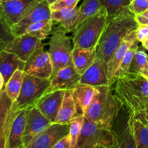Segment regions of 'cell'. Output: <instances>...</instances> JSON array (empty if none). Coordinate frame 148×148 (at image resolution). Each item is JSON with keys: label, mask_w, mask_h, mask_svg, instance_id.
<instances>
[{"label": "cell", "mask_w": 148, "mask_h": 148, "mask_svg": "<svg viewBox=\"0 0 148 148\" xmlns=\"http://www.w3.org/2000/svg\"><path fill=\"white\" fill-rule=\"evenodd\" d=\"M78 107L75 98L72 95V90H68L65 91L63 101L60 107L57 116L54 123L61 124H69L71 121L79 114Z\"/></svg>", "instance_id": "19"}, {"label": "cell", "mask_w": 148, "mask_h": 148, "mask_svg": "<svg viewBox=\"0 0 148 148\" xmlns=\"http://www.w3.org/2000/svg\"><path fill=\"white\" fill-rule=\"evenodd\" d=\"M122 106L120 100L111 90V86L96 87L93 100L83 115L89 121L112 130L114 120Z\"/></svg>", "instance_id": "2"}, {"label": "cell", "mask_w": 148, "mask_h": 148, "mask_svg": "<svg viewBox=\"0 0 148 148\" xmlns=\"http://www.w3.org/2000/svg\"><path fill=\"white\" fill-rule=\"evenodd\" d=\"M101 6L106 9L108 20L129 11L131 0H101Z\"/></svg>", "instance_id": "27"}, {"label": "cell", "mask_w": 148, "mask_h": 148, "mask_svg": "<svg viewBox=\"0 0 148 148\" xmlns=\"http://www.w3.org/2000/svg\"><path fill=\"white\" fill-rule=\"evenodd\" d=\"M65 91L66 90H57L46 92L35 105V106L52 123L55 122L63 101Z\"/></svg>", "instance_id": "16"}, {"label": "cell", "mask_w": 148, "mask_h": 148, "mask_svg": "<svg viewBox=\"0 0 148 148\" xmlns=\"http://www.w3.org/2000/svg\"><path fill=\"white\" fill-rule=\"evenodd\" d=\"M148 69L147 54L145 53L143 46H139L136 52L132 62L131 64L130 72L141 74Z\"/></svg>", "instance_id": "30"}, {"label": "cell", "mask_w": 148, "mask_h": 148, "mask_svg": "<svg viewBox=\"0 0 148 148\" xmlns=\"http://www.w3.org/2000/svg\"><path fill=\"white\" fill-rule=\"evenodd\" d=\"M107 62L96 57L92 64L80 76L79 84L93 87L111 86L108 76Z\"/></svg>", "instance_id": "14"}, {"label": "cell", "mask_w": 148, "mask_h": 148, "mask_svg": "<svg viewBox=\"0 0 148 148\" xmlns=\"http://www.w3.org/2000/svg\"><path fill=\"white\" fill-rule=\"evenodd\" d=\"M7 1V0H0V1Z\"/></svg>", "instance_id": "48"}, {"label": "cell", "mask_w": 148, "mask_h": 148, "mask_svg": "<svg viewBox=\"0 0 148 148\" xmlns=\"http://www.w3.org/2000/svg\"><path fill=\"white\" fill-rule=\"evenodd\" d=\"M134 14L130 10L108 20L97 47V57L108 63L126 36L138 27Z\"/></svg>", "instance_id": "1"}, {"label": "cell", "mask_w": 148, "mask_h": 148, "mask_svg": "<svg viewBox=\"0 0 148 148\" xmlns=\"http://www.w3.org/2000/svg\"><path fill=\"white\" fill-rule=\"evenodd\" d=\"M12 103L5 92L0 98V148H4L5 131L10 113Z\"/></svg>", "instance_id": "28"}, {"label": "cell", "mask_w": 148, "mask_h": 148, "mask_svg": "<svg viewBox=\"0 0 148 148\" xmlns=\"http://www.w3.org/2000/svg\"><path fill=\"white\" fill-rule=\"evenodd\" d=\"M135 30L132 31L126 36L125 38L120 43V45L118 46L116 50L114 51V53H113L109 61L108 62V64H108V76L111 87L114 84L116 75L119 69L120 65H121V62H122L127 50L134 42L137 40Z\"/></svg>", "instance_id": "17"}, {"label": "cell", "mask_w": 148, "mask_h": 148, "mask_svg": "<svg viewBox=\"0 0 148 148\" xmlns=\"http://www.w3.org/2000/svg\"><path fill=\"white\" fill-rule=\"evenodd\" d=\"M53 22L51 19L36 22L30 25L25 30V33L35 36L40 40H44L51 33Z\"/></svg>", "instance_id": "29"}, {"label": "cell", "mask_w": 148, "mask_h": 148, "mask_svg": "<svg viewBox=\"0 0 148 148\" xmlns=\"http://www.w3.org/2000/svg\"><path fill=\"white\" fill-rule=\"evenodd\" d=\"M79 14V7L63 8L60 10H51V19L53 23L64 27L68 33Z\"/></svg>", "instance_id": "23"}, {"label": "cell", "mask_w": 148, "mask_h": 148, "mask_svg": "<svg viewBox=\"0 0 148 148\" xmlns=\"http://www.w3.org/2000/svg\"><path fill=\"white\" fill-rule=\"evenodd\" d=\"M142 46H143V48H144L145 49H146V50L148 51V38L147 40H145V41H143V43H142Z\"/></svg>", "instance_id": "43"}, {"label": "cell", "mask_w": 148, "mask_h": 148, "mask_svg": "<svg viewBox=\"0 0 148 148\" xmlns=\"http://www.w3.org/2000/svg\"><path fill=\"white\" fill-rule=\"evenodd\" d=\"M97 49H83L73 47L72 52V62L77 72L82 75L90 66L97 57Z\"/></svg>", "instance_id": "20"}, {"label": "cell", "mask_w": 148, "mask_h": 148, "mask_svg": "<svg viewBox=\"0 0 148 148\" xmlns=\"http://www.w3.org/2000/svg\"><path fill=\"white\" fill-rule=\"evenodd\" d=\"M51 124V121L36 106L29 108L25 116V124L23 137V147H26L38 134L46 130Z\"/></svg>", "instance_id": "11"}, {"label": "cell", "mask_w": 148, "mask_h": 148, "mask_svg": "<svg viewBox=\"0 0 148 148\" xmlns=\"http://www.w3.org/2000/svg\"><path fill=\"white\" fill-rule=\"evenodd\" d=\"M130 10L134 15L148 10V0H131Z\"/></svg>", "instance_id": "35"}, {"label": "cell", "mask_w": 148, "mask_h": 148, "mask_svg": "<svg viewBox=\"0 0 148 148\" xmlns=\"http://www.w3.org/2000/svg\"><path fill=\"white\" fill-rule=\"evenodd\" d=\"M53 148H72L71 145V140L69 134L59 140L57 143L55 144Z\"/></svg>", "instance_id": "38"}, {"label": "cell", "mask_w": 148, "mask_h": 148, "mask_svg": "<svg viewBox=\"0 0 148 148\" xmlns=\"http://www.w3.org/2000/svg\"><path fill=\"white\" fill-rule=\"evenodd\" d=\"M51 85V79L37 77L25 73L21 90L17 100L12 103V112L35 106L45 95Z\"/></svg>", "instance_id": "4"}, {"label": "cell", "mask_w": 148, "mask_h": 148, "mask_svg": "<svg viewBox=\"0 0 148 148\" xmlns=\"http://www.w3.org/2000/svg\"><path fill=\"white\" fill-rule=\"evenodd\" d=\"M51 10L47 0H40L26 14L11 27L14 37L25 33L27 27L36 22L50 20Z\"/></svg>", "instance_id": "9"}, {"label": "cell", "mask_w": 148, "mask_h": 148, "mask_svg": "<svg viewBox=\"0 0 148 148\" xmlns=\"http://www.w3.org/2000/svg\"><path fill=\"white\" fill-rule=\"evenodd\" d=\"M4 90H0V98H1V95H2V94L4 93Z\"/></svg>", "instance_id": "46"}, {"label": "cell", "mask_w": 148, "mask_h": 148, "mask_svg": "<svg viewBox=\"0 0 148 148\" xmlns=\"http://www.w3.org/2000/svg\"><path fill=\"white\" fill-rule=\"evenodd\" d=\"M80 76L75 69L72 59H70L66 66L59 69L57 73L51 78V85L46 92L57 90H72L79 85Z\"/></svg>", "instance_id": "15"}, {"label": "cell", "mask_w": 148, "mask_h": 148, "mask_svg": "<svg viewBox=\"0 0 148 148\" xmlns=\"http://www.w3.org/2000/svg\"><path fill=\"white\" fill-rule=\"evenodd\" d=\"M147 62H148V54H147Z\"/></svg>", "instance_id": "49"}, {"label": "cell", "mask_w": 148, "mask_h": 148, "mask_svg": "<svg viewBox=\"0 0 148 148\" xmlns=\"http://www.w3.org/2000/svg\"><path fill=\"white\" fill-rule=\"evenodd\" d=\"M25 72L22 69H17L4 87V92L12 103L17 100L23 85Z\"/></svg>", "instance_id": "26"}, {"label": "cell", "mask_w": 148, "mask_h": 148, "mask_svg": "<svg viewBox=\"0 0 148 148\" xmlns=\"http://www.w3.org/2000/svg\"><path fill=\"white\" fill-rule=\"evenodd\" d=\"M130 116L136 117V118L139 119L141 120L143 122L148 125V114H137V115H130Z\"/></svg>", "instance_id": "40"}, {"label": "cell", "mask_w": 148, "mask_h": 148, "mask_svg": "<svg viewBox=\"0 0 148 148\" xmlns=\"http://www.w3.org/2000/svg\"><path fill=\"white\" fill-rule=\"evenodd\" d=\"M116 134L85 118L80 135L75 148H92L98 145L115 144Z\"/></svg>", "instance_id": "6"}, {"label": "cell", "mask_w": 148, "mask_h": 148, "mask_svg": "<svg viewBox=\"0 0 148 148\" xmlns=\"http://www.w3.org/2000/svg\"><path fill=\"white\" fill-rule=\"evenodd\" d=\"M27 109L12 112L10 109L5 131L4 148H24L23 143Z\"/></svg>", "instance_id": "8"}, {"label": "cell", "mask_w": 148, "mask_h": 148, "mask_svg": "<svg viewBox=\"0 0 148 148\" xmlns=\"http://www.w3.org/2000/svg\"><path fill=\"white\" fill-rule=\"evenodd\" d=\"M135 33L137 40L143 43L148 38V25H138Z\"/></svg>", "instance_id": "37"}, {"label": "cell", "mask_w": 148, "mask_h": 148, "mask_svg": "<svg viewBox=\"0 0 148 148\" xmlns=\"http://www.w3.org/2000/svg\"><path fill=\"white\" fill-rule=\"evenodd\" d=\"M116 77H119L129 90L134 95L140 98H148V79L141 74L129 72L116 75Z\"/></svg>", "instance_id": "18"}, {"label": "cell", "mask_w": 148, "mask_h": 148, "mask_svg": "<svg viewBox=\"0 0 148 148\" xmlns=\"http://www.w3.org/2000/svg\"><path fill=\"white\" fill-rule=\"evenodd\" d=\"M59 1V0H47L48 3H49V4H50V5H51V4H54V3L56 2V1Z\"/></svg>", "instance_id": "45"}, {"label": "cell", "mask_w": 148, "mask_h": 148, "mask_svg": "<svg viewBox=\"0 0 148 148\" xmlns=\"http://www.w3.org/2000/svg\"><path fill=\"white\" fill-rule=\"evenodd\" d=\"M84 120H85V116L83 114H79L75 117L69 124V136L70 137L72 148L76 147L78 139L82 131Z\"/></svg>", "instance_id": "32"}, {"label": "cell", "mask_w": 148, "mask_h": 148, "mask_svg": "<svg viewBox=\"0 0 148 148\" xmlns=\"http://www.w3.org/2000/svg\"><path fill=\"white\" fill-rule=\"evenodd\" d=\"M101 0H84L79 7V14L69 33H73L85 20L90 17L101 9Z\"/></svg>", "instance_id": "24"}, {"label": "cell", "mask_w": 148, "mask_h": 148, "mask_svg": "<svg viewBox=\"0 0 148 148\" xmlns=\"http://www.w3.org/2000/svg\"><path fill=\"white\" fill-rule=\"evenodd\" d=\"M92 148H116V142L115 144L113 145H98Z\"/></svg>", "instance_id": "41"}, {"label": "cell", "mask_w": 148, "mask_h": 148, "mask_svg": "<svg viewBox=\"0 0 148 148\" xmlns=\"http://www.w3.org/2000/svg\"><path fill=\"white\" fill-rule=\"evenodd\" d=\"M25 73L44 79H51L53 75V64L49 52L43 48L36 51L25 62Z\"/></svg>", "instance_id": "10"}, {"label": "cell", "mask_w": 148, "mask_h": 148, "mask_svg": "<svg viewBox=\"0 0 148 148\" xmlns=\"http://www.w3.org/2000/svg\"><path fill=\"white\" fill-rule=\"evenodd\" d=\"M108 23L106 10L101 7L95 14L85 20L72 33L73 47L97 49Z\"/></svg>", "instance_id": "3"}, {"label": "cell", "mask_w": 148, "mask_h": 148, "mask_svg": "<svg viewBox=\"0 0 148 148\" xmlns=\"http://www.w3.org/2000/svg\"><path fill=\"white\" fill-rule=\"evenodd\" d=\"M4 87H5V82H4V76L0 72V90H4Z\"/></svg>", "instance_id": "42"}, {"label": "cell", "mask_w": 148, "mask_h": 148, "mask_svg": "<svg viewBox=\"0 0 148 148\" xmlns=\"http://www.w3.org/2000/svg\"><path fill=\"white\" fill-rule=\"evenodd\" d=\"M71 90L78 108L81 111V114H84L93 100L96 87L79 84Z\"/></svg>", "instance_id": "22"}, {"label": "cell", "mask_w": 148, "mask_h": 148, "mask_svg": "<svg viewBox=\"0 0 148 148\" xmlns=\"http://www.w3.org/2000/svg\"><path fill=\"white\" fill-rule=\"evenodd\" d=\"M67 33V30L61 25L53 27L51 31L48 52L53 64L52 77L54 76L59 69L66 66L71 59L73 44L71 42V38L66 34Z\"/></svg>", "instance_id": "5"}, {"label": "cell", "mask_w": 148, "mask_h": 148, "mask_svg": "<svg viewBox=\"0 0 148 148\" xmlns=\"http://www.w3.org/2000/svg\"><path fill=\"white\" fill-rule=\"evenodd\" d=\"M141 75H143L144 77H145L147 79H148V69H147V70H146V71H144L143 72H142Z\"/></svg>", "instance_id": "44"}, {"label": "cell", "mask_w": 148, "mask_h": 148, "mask_svg": "<svg viewBox=\"0 0 148 148\" xmlns=\"http://www.w3.org/2000/svg\"><path fill=\"white\" fill-rule=\"evenodd\" d=\"M25 62L17 55L7 51H0V72L4 78L5 85L17 69L23 70Z\"/></svg>", "instance_id": "21"}, {"label": "cell", "mask_w": 148, "mask_h": 148, "mask_svg": "<svg viewBox=\"0 0 148 148\" xmlns=\"http://www.w3.org/2000/svg\"><path fill=\"white\" fill-rule=\"evenodd\" d=\"M14 38V36L12 33L11 27L0 14V42L9 41Z\"/></svg>", "instance_id": "34"}, {"label": "cell", "mask_w": 148, "mask_h": 148, "mask_svg": "<svg viewBox=\"0 0 148 148\" xmlns=\"http://www.w3.org/2000/svg\"><path fill=\"white\" fill-rule=\"evenodd\" d=\"M2 43L3 42H0V51L2 50Z\"/></svg>", "instance_id": "47"}, {"label": "cell", "mask_w": 148, "mask_h": 148, "mask_svg": "<svg viewBox=\"0 0 148 148\" xmlns=\"http://www.w3.org/2000/svg\"><path fill=\"white\" fill-rule=\"evenodd\" d=\"M69 124L52 123L24 148H53L59 140L69 134Z\"/></svg>", "instance_id": "12"}, {"label": "cell", "mask_w": 148, "mask_h": 148, "mask_svg": "<svg viewBox=\"0 0 148 148\" xmlns=\"http://www.w3.org/2000/svg\"><path fill=\"white\" fill-rule=\"evenodd\" d=\"M79 0H59L50 5L51 10H60L63 8H74L77 7Z\"/></svg>", "instance_id": "36"}, {"label": "cell", "mask_w": 148, "mask_h": 148, "mask_svg": "<svg viewBox=\"0 0 148 148\" xmlns=\"http://www.w3.org/2000/svg\"><path fill=\"white\" fill-rule=\"evenodd\" d=\"M138 25H148V10L134 16Z\"/></svg>", "instance_id": "39"}, {"label": "cell", "mask_w": 148, "mask_h": 148, "mask_svg": "<svg viewBox=\"0 0 148 148\" xmlns=\"http://www.w3.org/2000/svg\"><path fill=\"white\" fill-rule=\"evenodd\" d=\"M138 42V40L135 41L130 48H129L127 53H126L125 56H124V59H123L122 62H121L120 67L119 69L116 76L130 72L131 64L132 62L133 59H134V55H135L136 52H137V49H138L139 47Z\"/></svg>", "instance_id": "33"}, {"label": "cell", "mask_w": 148, "mask_h": 148, "mask_svg": "<svg viewBox=\"0 0 148 148\" xmlns=\"http://www.w3.org/2000/svg\"><path fill=\"white\" fill-rule=\"evenodd\" d=\"M42 40L27 33L16 36L9 41L3 42L2 50L17 55L21 60L26 62L37 50L43 48Z\"/></svg>", "instance_id": "7"}, {"label": "cell", "mask_w": 148, "mask_h": 148, "mask_svg": "<svg viewBox=\"0 0 148 148\" xmlns=\"http://www.w3.org/2000/svg\"><path fill=\"white\" fill-rule=\"evenodd\" d=\"M127 122L131 126L137 148H148V125L130 116Z\"/></svg>", "instance_id": "25"}, {"label": "cell", "mask_w": 148, "mask_h": 148, "mask_svg": "<svg viewBox=\"0 0 148 148\" xmlns=\"http://www.w3.org/2000/svg\"><path fill=\"white\" fill-rule=\"evenodd\" d=\"M40 0H7L0 1V14L10 27L15 25Z\"/></svg>", "instance_id": "13"}, {"label": "cell", "mask_w": 148, "mask_h": 148, "mask_svg": "<svg viewBox=\"0 0 148 148\" xmlns=\"http://www.w3.org/2000/svg\"><path fill=\"white\" fill-rule=\"evenodd\" d=\"M116 148H137L131 126L127 122V126L119 134L116 135Z\"/></svg>", "instance_id": "31"}]
</instances>
